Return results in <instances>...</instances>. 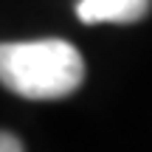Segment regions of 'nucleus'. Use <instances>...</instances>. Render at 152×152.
<instances>
[{"label": "nucleus", "mask_w": 152, "mask_h": 152, "mask_svg": "<svg viewBox=\"0 0 152 152\" xmlns=\"http://www.w3.org/2000/svg\"><path fill=\"white\" fill-rule=\"evenodd\" d=\"M0 79L23 99H65L85 82V59L65 39L9 42L0 48Z\"/></svg>", "instance_id": "nucleus-1"}, {"label": "nucleus", "mask_w": 152, "mask_h": 152, "mask_svg": "<svg viewBox=\"0 0 152 152\" xmlns=\"http://www.w3.org/2000/svg\"><path fill=\"white\" fill-rule=\"evenodd\" d=\"M152 0H79L76 17L87 26L96 23H138L149 14Z\"/></svg>", "instance_id": "nucleus-2"}, {"label": "nucleus", "mask_w": 152, "mask_h": 152, "mask_svg": "<svg viewBox=\"0 0 152 152\" xmlns=\"http://www.w3.org/2000/svg\"><path fill=\"white\" fill-rule=\"evenodd\" d=\"M0 152H23V144L17 141L14 135L3 132V138H0Z\"/></svg>", "instance_id": "nucleus-3"}]
</instances>
